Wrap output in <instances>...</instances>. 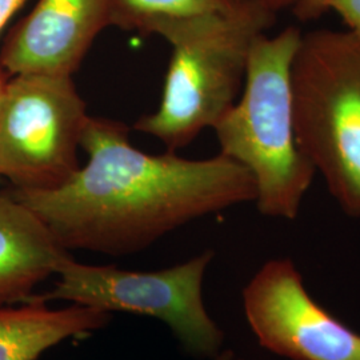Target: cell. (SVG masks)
Instances as JSON below:
<instances>
[{
    "label": "cell",
    "instance_id": "obj_1",
    "mask_svg": "<svg viewBox=\"0 0 360 360\" xmlns=\"http://www.w3.org/2000/svg\"><path fill=\"white\" fill-rule=\"evenodd\" d=\"M129 134L122 122L89 116L80 141L87 163L59 188L11 195L65 250L112 257L138 254L193 220L255 203L251 174L230 158L147 154Z\"/></svg>",
    "mask_w": 360,
    "mask_h": 360
},
{
    "label": "cell",
    "instance_id": "obj_2",
    "mask_svg": "<svg viewBox=\"0 0 360 360\" xmlns=\"http://www.w3.org/2000/svg\"><path fill=\"white\" fill-rule=\"evenodd\" d=\"M276 18L266 0H245L229 11L147 22L139 32L167 40L172 55L158 110L134 129L175 153L214 129L242 92L254 43Z\"/></svg>",
    "mask_w": 360,
    "mask_h": 360
},
{
    "label": "cell",
    "instance_id": "obj_3",
    "mask_svg": "<svg viewBox=\"0 0 360 360\" xmlns=\"http://www.w3.org/2000/svg\"><path fill=\"white\" fill-rule=\"evenodd\" d=\"M302 30L287 27L257 39L238 101L214 131L220 153L251 174L257 210L295 220L316 175L296 139L292 65Z\"/></svg>",
    "mask_w": 360,
    "mask_h": 360
},
{
    "label": "cell",
    "instance_id": "obj_4",
    "mask_svg": "<svg viewBox=\"0 0 360 360\" xmlns=\"http://www.w3.org/2000/svg\"><path fill=\"white\" fill-rule=\"evenodd\" d=\"M292 101L302 153L335 202L360 219V39L347 30L303 34Z\"/></svg>",
    "mask_w": 360,
    "mask_h": 360
},
{
    "label": "cell",
    "instance_id": "obj_5",
    "mask_svg": "<svg viewBox=\"0 0 360 360\" xmlns=\"http://www.w3.org/2000/svg\"><path fill=\"white\" fill-rule=\"evenodd\" d=\"M215 252H205L165 270H120L94 266L67 257L58 270V282L44 302L71 304L105 312H131L165 323L183 349L196 359H214L223 351L224 333L208 314L203 281Z\"/></svg>",
    "mask_w": 360,
    "mask_h": 360
},
{
    "label": "cell",
    "instance_id": "obj_6",
    "mask_svg": "<svg viewBox=\"0 0 360 360\" xmlns=\"http://www.w3.org/2000/svg\"><path fill=\"white\" fill-rule=\"evenodd\" d=\"M72 77L19 74L0 98V178L18 190H55L80 168L89 119Z\"/></svg>",
    "mask_w": 360,
    "mask_h": 360
},
{
    "label": "cell",
    "instance_id": "obj_7",
    "mask_svg": "<svg viewBox=\"0 0 360 360\" xmlns=\"http://www.w3.org/2000/svg\"><path fill=\"white\" fill-rule=\"evenodd\" d=\"M243 309L259 345L290 360H360V334L311 296L288 257L266 262L243 290Z\"/></svg>",
    "mask_w": 360,
    "mask_h": 360
},
{
    "label": "cell",
    "instance_id": "obj_8",
    "mask_svg": "<svg viewBox=\"0 0 360 360\" xmlns=\"http://www.w3.org/2000/svg\"><path fill=\"white\" fill-rule=\"evenodd\" d=\"M117 0H39L11 32L0 52L10 75L72 77L92 43L114 26Z\"/></svg>",
    "mask_w": 360,
    "mask_h": 360
},
{
    "label": "cell",
    "instance_id": "obj_9",
    "mask_svg": "<svg viewBox=\"0 0 360 360\" xmlns=\"http://www.w3.org/2000/svg\"><path fill=\"white\" fill-rule=\"evenodd\" d=\"M70 257L28 207L0 193V307L30 302Z\"/></svg>",
    "mask_w": 360,
    "mask_h": 360
},
{
    "label": "cell",
    "instance_id": "obj_10",
    "mask_svg": "<svg viewBox=\"0 0 360 360\" xmlns=\"http://www.w3.org/2000/svg\"><path fill=\"white\" fill-rule=\"evenodd\" d=\"M110 322V312L79 304L50 309L39 295L18 307H0V360H38L52 347L94 334Z\"/></svg>",
    "mask_w": 360,
    "mask_h": 360
},
{
    "label": "cell",
    "instance_id": "obj_11",
    "mask_svg": "<svg viewBox=\"0 0 360 360\" xmlns=\"http://www.w3.org/2000/svg\"><path fill=\"white\" fill-rule=\"evenodd\" d=\"M245 0H117L114 26L139 32L147 22L158 18L195 13H221Z\"/></svg>",
    "mask_w": 360,
    "mask_h": 360
},
{
    "label": "cell",
    "instance_id": "obj_12",
    "mask_svg": "<svg viewBox=\"0 0 360 360\" xmlns=\"http://www.w3.org/2000/svg\"><path fill=\"white\" fill-rule=\"evenodd\" d=\"M324 8L336 13L346 30L360 39V0H324Z\"/></svg>",
    "mask_w": 360,
    "mask_h": 360
},
{
    "label": "cell",
    "instance_id": "obj_13",
    "mask_svg": "<svg viewBox=\"0 0 360 360\" xmlns=\"http://www.w3.org/2000/svg\"><path fill=\"white\" fill-rule=\"evenodd\" d=\"M291 10L300 22H312L326 13L324 0H296Z\"/></svg>",
    "mask_w": 360,
    "mask_h": 360
},
{
    "label": "cell",
    "instance_id": "obj_14",
    "mask_svg": "<svg viewBox=\"0 0 360 360\" xmlns=\"http://www.w3.org/2000/svg\"><path fill=\"white\" fill-rule=\"evenodd\" d=\"M26 0H0V32Z\"/></svg>",
    "mask_w": 360,
    "mask_h": 360
},
{
    "label": "cell",
    "instance_id": "obj_15",
    "mask_svg": "<svg viewBox=\"0 0 360 360\" xmlns=\"http://www.w3.org/2000/svg\"><path fill=\"white\" fill-rule=\"evenodd\" d=\"M266 1L271 8L275 10L278 13L283 11L285 8H292L296 3V0H266Z\"/></svg>",
    "mask_w": 360,
    "mask_h": 360
},
{
    "label": "cell",
    "instance_id": "obj_16",
    "mask_svg": "<svg viewBox=\"0 0 360 360\" xmlns=\"http://www.w3.org/2000/svg\"><path fill=\"white\" fill-rule=\"evenodd\" d=\"M211 360H247L243 358V356H240V355H238L235 351H232V349H223L219 355H217L214 359Z\"/></svg>",
    "mask_w": 360,
    "mask_h": 360
},
{
    "label": "cell",
    "instance_id": "obj_17",
    "mask_svg": "<svg viewBox=\"0 0 360 360\" xmlns=\"http://www.w3.org/2000/svg\"><path fill=\"white\" fill-rule=\"evenodd\" d=\"M6 82H7V79L4 77V72H3V70L0 68V98H1V92H3V89H4V84H6Z\"/></svg>",
    "mask_w": 360,
    "mask_h": 360
}]
</instances>
